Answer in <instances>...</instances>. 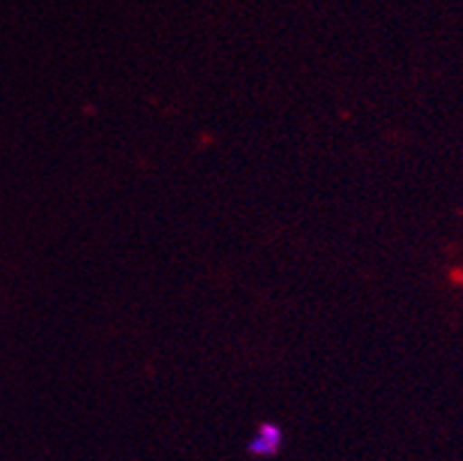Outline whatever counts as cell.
<instances>
[{
	"label": "cell",
	"instance_id": "cell-1",
	"mask_svg": "<svg viewBox=\"0 0 463 461\" xmlns=\"http://www.w3.org/2000/svg\"><path fill=\"white\" fill-rule=\"evenodd\" d=\"M284 447V429L275 422H260L254 437L247 443L251 456H275Z\"/></svg>",
	"mask_w": 463,
	"mask_h": 461
}]
</instances>
